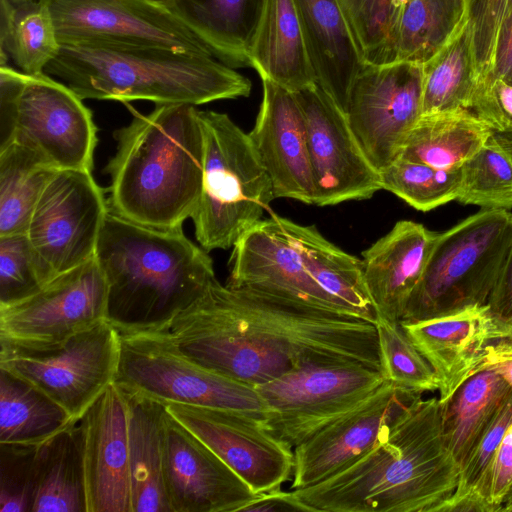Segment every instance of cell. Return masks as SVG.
<instances>
[{
  "label": "cell",
  "mask_w": 512,
  "mask_h": 512,
  "mask_svg": "<svg viewBox=\"0 0 512 512\" xmlns=\"http://www.w3.org/2000/svg\"><path fill=\"white\" fill-rule=\"evenodd\" d=\"M465 0H407L390 63L424 64L467 24Z\"/></svg>",
  "instance_id": "cell-35"
},
{
  "label": "cell",
  "mask_w": 512,
  "mask_h": 512,
  "mask_svg": "<svg viewBox=\"0 0 512 512\" xmlns=\"http://www.w3.org/2000/svg\"><path fill=\"white\" fill-rule=\"evenodd\" d=\"M0 1H9L13 4H19V3H23V2H27V1H31V0H0Z\"/></svg>",
  "instance_id": "cell-56"
},
{
  "label": "cell",
  "mask_w": 512,
  "mask_h": 512,
  "mask_svg": "<svg viewBox=\"0 0 512 512\" xmlns=\"http://www.w3.org/2000/svg\"><path fill=\"white\" fill-rule=\"evenodd\" d=\"M293 246L312 278L361 319L376 323L377 313L359 259L327 240L313 225L280 216Z\"/></svg>",
  "instance_id": "cell-29"
},
{
  "label": "cell",
  "mask_w": 512,
  "mask_h": 512,
  "mask_svg": "<svg viewBox=\"0 0 512 512\" xmlns=\"http://www.w3.org/2000/svg\"><path fill=\"white\" fill-rule=\"evenodd\" d=\"M422 76L421 115L468 109L478 78L468 23L422 64Z\"/></svg>",
  "instance_id": "cell-37"
},
{
  "label": "cell",
  "mask_w": 512,
  "mask_h": 512,
  "mask_svg": "<svg viewBox=\"0 0 512 512\" xmlns=\"http://www.w3.org/2000/svg\"><path fill=\"white\" fill-rule=\"evenodd\" d=\"M316 83L345 112L364 65L340 0H293Z\"/></svg>",
  "instance_id": "cell-25"
},
{
  "label": "cell",
  "mask_w": 512,
  "mask_h": 512,
  "mask_svg": "<svg viewBox=\"0 0 512 512\" xmlns=\"http://www.w3.org/2000/svg\"><path fill=\"white\" fill-rule=\"evenodd\" d=\"M114 138L116 152L105 167L109 210L149 227H182L203 180L204 134L196 106L155 104L148 114L134 112Z\"/></svg>",
  "instance_id": "cell-3"
},
{
  "label": "cell",
  "mask_w": 512,
  "mask_h": 512,
  "mask_svg": "<svg viewBox=\"0 0 512 512\" xmlns=\"http://www.w3.org/2000/svg\"><path fill=\"white\" fill-rule=\"evenodd\" d=\"M478 78L491 73L501 26L512 0H465Z\"/></svg>",
  "instance_id": "cell-45"
},
{
  "label": "cell",
  "mask_w": 512,
  "mask_h": 512,
  "mask_svg": "<svg viewBox=\"0 0 512 512\" xmlns=\"http://www.w3.org/2000/svg\"><path fill=\"white\" fill-rule=\"evenodd\" d=\"M420 397L387 381L361 405L295 446L292 490L315 485L352 465Z\"/></svg>",
  "instance_id": "cell-19"
},
{
  "label": "cell",
  "mask_w": 512,
  "mask_h": 512,
  "mask_svg": "<svg viewBox=\"0 0 512 512\" xmlns=\"http://www.w3.org/2000/svg\"><path fill=\"white\" fill-rule=\"evenodd\" d=\"M310 512L296 496L295 492L274 489L257 494L240 512Z\"/></svg>",
  "instance_id": "cell-50"
},
{
  "label": "cell",
  "mask_w": 512,
  "mask_h": 512,
  "mask_svg": "<svg viewBox=\"0 0 512 512\" xmlns=\"http://www.w3.org/2000/svg\"><path fill=\"white\" fill-rule=\"evenodd\" d=\"M364 63L389 64L407 0H340Z\"/></svg>",
  "instance_id": "cell-40"
},
{
  "label": "cell",
  "mask_w": 512,
  "mask_h": 512,
  "mask_svg": "<svg viewBox=\"0 0 512 512\" xmlns=\"http://www.w3.org/2000/svg\"><path fill=\"white\" fill-rule=\"evenodd\" d=\"M45 73L81 99L198 106L248 97L251 82L212 54L158 46L61 45Z\"/></svg>",
  "instance_id": "cell-5"
},
{
  "label": "cell",
  "mask_w": 512,
  "mask_h": 512,
  "mask_svg": "<svg viewBox=\"0 0 512 512\" xmlns=\"http://www.w3.org/2000/svg\"><path fill=\"white\" fill-rule=\"evenodd\" d=\"M511 395V386L498 373L484 369L440 401L444 442L459 468Z\"/></svg>",
  "instance_id": "cell-31"
},
{
  "label": "cell",
  "mask_w": 512,
  "mask_h": 512,
  "mask_svg": "<svg viewBox=\"0 0 512 512\" xmlns=\"http://www.w3.org/2000/svg\"><path fill=\"white\" fill-rule=\"evenodd\" d=\"M512 244V213L481 209L441 232L401 320L486 304Z\"/></svg>",
  "instance_id": "cell-7"
},
{
  "label": "cell",
  "mask_w": 512,
  "mask_h": 512,
  "mask_svg": "<svg viewBox=\"0 0 512 512\" xmlns=\"http://www.w3.org/2000/svg\"><path fill=\"white\" fill-rule=\"evenodd\" d=\"M118 331V330H117ZM114 383L162 403L229 410L265 421L270 411L255 387L213 371L183 354L160 331H118Z\"/></svg>",
  "instance_id": "cell-8"
},
{
  "label": "cell",
  "mask_w": 512,
  "mask_h": 512,
  "mask_svg": "<svg viewBox=\"0 0 512 512\" xmlns=\"http://www.w3.org/2000/svg\"><path fill=\"white\" fill-rule=\"evenodd\" d=\"M27 74L0 65V150L14 141L19 96Z\"/></svg>",
  "instance_id": "cell-48"
},
{
  "label": "cell",
  "mask_w": 512,
  "mask_h": 512,
  "mask_svg": "<svg viewBox=\"0 0 512 512\" xmlns=\"http://www.w3.org/2000/svg\"><path fill=\"white\" fill-rule=\"evenodd\" d=\"M487 304L495 316L512 329V244L488 297Z\"/></svg>",
  "instance_id": "cell-49"
},
{
  "label": "cell",
  "mask_w": 512,
  "mask_h": 512,
  "mask_svg": "<svg viewBox=\"0 0 512 512\" xmlns=\"http://www.w3.org/2000/svg\"><path fill=\"white\" fill-rule=\"evenodd\" d=\"M439 233L400 220L362 252L365 282L377 317L401 321Z\"/></svg>",
  "instance_id": "cell-24"
},
{
  "label": "cell",
  "mask_w": 512,
  "mask_h": 512,
  "mask_svg": "<svg viewBox=\"0 0 512 512\" xmlns=\"http://www.w3.org/2000/svg\"><path fill=\"white\" fill-rule=\"evenodd\" d=\"M104 320L107 284L94 256L32 295L0 305V342L27 349L51 348Z\"/></svg>",
  "instance_id": "cell-12"
},
{
  "label": "cell",
  "mask_w": 512,
  "mask_h": 512,
  "mask_svg": "<svg viewBox=\"0 0 512 512\" xmlns=\"http://www.w3.org/2000/svg\"><path fill=\"white\" fill-rule=\"evenodd\" d=\"M73 423L57 403L0 369V443L39 445Z\"/></svg>",
  "instance_id": "cell-34"
},
{
  "label": "cell",
  "mask_w": 512,
  "mask_h": 512,
  "mask_svg": "<svg viewBox=\"0 0 512 512\" xmlns=\"http://www.w3.org/2000/svg\"><path fill=\"white\" fill-rule=\"evenodd\" d=\"M501 511L512 512V487L505 498Z\"/></svg>",
  "instance_id": "cell-54"
},
{
  "label": "cell",
  "mask_w": 512,
  "mask_h": 512,
  "mask_svg": "<svg viewBox=\"0 0 512 512\" xmlns=\"http://www.w3.org/2000/svg\"><path fill=\"white\" fill-rule=\"evenodd\" d=\"M60 48L51 13L40 0L0 1V65L10 59L21 72L40 75Z\"/></svg>",
  "instance_id": "cell-33"
},
{
  "label": "cell",
  "mask_w": 512,
  "mask_h": 512,
  "mask_svg": "<svg viewBox=\"0 0 512 512\" xmlns=\"http://www.w3.org/2000/svg\"><path fill=\"white\" fill-rule=\"evenodd\" d=\"M121 389L128 414L132 512H171L163 472L165 404Z\"/></svg>",
  "instance_id": "cell-27"
},
{
  "label": "cell",
  "mask_w": 512,
  "mask_h": 512,
  "mask_svg": "<svg viewBox=\"0 0 512 512\" xmlns=\"http://www.w3.org/2000/svg\"><path fill=\"white\" fill-rule=\"evenodd\" d=\"M493 134L467 108L422 114L408 133L398 157L437 169H458Z\"/></svg>",
  "instance_id": "cell-30"
},
{
  "label": "cell",
  "mask_w": 512,
  "mask_h": 512,
  "mask_svg": "<svg viewBox=\"0 0 512 512\" xmlns=\"http://www.w3.org/2000/svg\"><path fill=\"white\" fill-rule=\"evenodd\" d=\"M502 78L512 83V69Z\"/></svg>",
  "instance_id": "cell-55"
},
{
  "label": "cell",
  "mask_w": 512,
  "mask_h": 512,
  "mask_svg": "<svg viewBox=\"0 0 512 512\" xmlns=\"http://www.w3.org/2000/svg\"><path fill=\"white\" fill-rule=\"evenodd\" d=\"M380 173L382 190L423 212L455 200L461 179V167L437 169L403 157H397Z\"/></svg>",
  "instance_id": "cell-39"
},
{
  "label": "cell",
  "mask_w": 512,
  "mask_h": 512,
  "mask_svg": "<svg viewBox=\"0 0 512 512\" xmlns=\"http://www.w3.org/2000/svg\"><path fill=\"white\" fill-rule=\"evenodd\" d=\"M95 258L107 284V320L122 332L164 330L217 279L208 251L182 227H149L110 210Z\"/></svg>",
  "instance_id": "cell-4"
},
{
  "label": "cell",
  "mask_w": 512,
  "mask_h": 512,
  "mask_svg": "<svg viewBox=\"0 0 512 512\" xmlns=\"http://www.w3.org/2000/svg\"><path fill=\"white\" fill-rule=\"evenodd\" d=\"M37 446L0 443V512H32Z\"/></svg>",
  "instance_id": "cell-43"
},
{
  "label": "cell",
  "mask_w": 512,
  "mask_h": 512,
  "mask_svg": "<svg viewBox=\"0 0 512 512\" xmlns=\"http://www.w3.org/2000/svg\"><path fill=\"white\" fill-rule=\"evenodd\" d=\"M498 373L512 388V332L490 343L478 371Z\"/></svg>",
  "instance_id": "cell-51"
},
{
  "label": "cell",
  "mask_w": 512,
  "mask_h": 512,
  "mask_svg": "<svg viewBox=\"0 0 512 512\" xmlns=\"http://www.w3.org/2000/svg\"><path fill=\"white\" fill-rule=\"evenodd\" d=\"M168 413L206 444L255 494L281 488L293 477L294 452L262 422L242 413L164 403Z\"/></svg>",
  "instance_id": "cell-18"
},
{
  "label": "cell",
  "mask_w": 512,
  "mask_h": 512,
  "mask_svg": "<svg viewBox=\"0 0 512 512\" xmlns=\"http://www.w3.org/2000/svg\"><path fill=\"white\" fill-rule=\"evenodd\" d=\"M387 382L362 364H325L288 372L256 386L270 414L263 427L294 448L349 413Z\"/></svg>",
  "instance_id": "cell-10"
},
{
  "label": "cell",
  "mask_w": 512,
  "mask_h": 512,
  "mask_svg": "<svg viewBox=\"0 0 512 512\" xmlns=\"http://www.w3.org/2000/svg\"><path fill=\"white\" fill-rule=\"evenodd\" d=\"M14 141L38 152L57 170L92 171L97 127L91 110L68 85L46 73L27 75Z\"/></svg>",
  "instance_id": "cell-17"
},
{
  "label": "cell",
  "mask_w": 512,
  "mask_h": 512,
  "mask_svg": "<svg viewBox=\"0 0 512 512\" xmlns=\"http://www.w3.org/2000/svg\"><path fill=\"white\" fill-rule=\"evenodd\" d=\"M460 468L443 437L439 398H418L365 455L293 490L310 512H441Z\"/></svg>",
  "instance_id": "cell-2"
},
{
  "label": "cell",
  "mask_w": 512,
  "mask_h": 512,
  "mask_svg": "<svg viewBox=\"0 0 512 512\" xmlns=\"http://www.w3.org/2000/svg\"><path fill=\"white\" fill-rule=\"evenodd\" d=\"M267 0H166L211 53L230 67H247Z\"/></svg>",
  "instance_id": "cell-26"
},
{
  "label": "cell",
  "mask_w": 512,
  "mask_h": 512,
  "mask_svg": "<svg viewBox=\"0 0 512 512\" xmlns=\"http://www.w3.org/2000/svg\"><path fill=\"white\" fill-rule=\"evenodd\" d=\"M263 96L248 133L271 180L275 198L314 204L305 119L295 94L261 78Z\"/></svg>",
  "instance_id": "cell-23"
},
{
  "label": "cell",
  "mask_w": 512,
  "mask_h": 512,
  "mask_svg": "<svg viewBox=\"0 0 512 512\" xmlns=\"http://www.w3.org/2000/svg\"><path fill=\"white\" fill-rule=\"evenodd\" d=\"M160 332L190 359L253 387L316 365L382 370L374 323L281 302L217 279Z\"/></svg>",
  "instance_id": "cell-1"
},
{
  "label": "cell",
  "mask_w": 512,
  "mask_h": 512,
  "mask_svg": "<svg viewBox=\"0 0 512 512\" xmlns=\"http://www.w3.org/2000/svg\"><path fill=\"white\" fill-rule=\"evenodd\" d=\"M512 424V395L492 419L470 454L460 466L456 490L441 512H467L469 499L491 464L500 442Z\"/></svg>",
  "instance_id": "cell-42"
},
{
  "label": "cell",
  "mask_w": 512,
  "mask_h": 512,
  "mask_svg": "<svg viewBox=\"0 0 512 512\" xmlns=\"http://www.w3.org/2000/svg\"><path fill=\"white\" fill-rule=\"evenodd\" d=\"M422 77V65L416 63H364L353 82L345 114L379 172L399 156L421 116Z\"/></svg>",
  "instance_id": "cell-14"
},
{
  "label": "cell",
  "mask_w": 512,
  "mask_h": 512,
  "mask_svg": "<svg viewBox=\"0 0 512 512\" xmlns=\"http://www.w3.org/2000/svg\"><path fill=\"white\" fill-rule=\"evenodd\" d=\"M400 323L432 367L440 401L448 399L467 378L478 372L490 343L512 332L487 303Z\"/></svg>",
  "instance_id": "cell-22"
},
{
  "label": "cell",
  "mask_w": 512,
  "mask_h": 512,
  "mask_svg": "<svg viewBox=\"0 0 512 512\" xmlns=\"http://www.w3.org/2000/svg\"><path fill=\"white\" fill-rule=\"evenodd\" d=\"M375 327L386 380L398 388L421 394L438 390L432 367L409 339L400 321L377 317Z\"/></svg>",
  "instance_id": "cell-41"
},
{
  "label": "cell",
  "mask_w": 512,
  "mask_h": 512,
  "mask_svg": "<svg viewBox=\"0 0 512 512\" xmlns=\"http://www.w3.org/2000/svg\"><path fill=\"white\" fill-rule=\"evenodd\" d=\"M32 512H87L78 422L39 444Z\"/></svg>",
  "instance_id": "cell-32"
},
{
  "label": "cell",
  "mask_w": 512,
  "mask_h": 512,
  "mask_svg": "<svg viewBox=\"0 0 512 512\" xmlns=\"http://www.w3.org/2000/svg\"><path fill=\"white\" fill-rule=\"evenodd\" d=\"M91 172L56 170L34 207L26 235L43 284L95 256L109 207Z\"/></svg>",
  "instance_id": "cell-11"
},
{
  "label": "cell",
  "mask_w": 512,
  "mask_h": 512,
  "mask_svg": "<svg viewBox=\"0 0 512 512\" xmlns=\"http://www.w3.org/2000/svg\"><path fill=\"white\" fill-rule=\"evenodd\" d=\"M43 285L26 233L0 236V305L26 298Z\"/></svg>",
  "instance_id": "cell-44"
},
{
  "label": "cell",
  "mask_w": 512,
  "mask_h": 512,
  "mask_svg": "<svg viewBox=\"0 0 512 512\" xmlns=\"http://www.w3.org/2000/svg\"><path fill=\"white\" fill-rule=\"evenodd\" d=\"M78 424L87 512H132L128 414L121 387L109 385Z\"/></svg>",
  "instance_id": "cell-21"
},
{
  "label": "cell",
  "mask_w": 512,
  "mask_h": 512,
  "mask_svg": "<svg viewBox=\"0 0 512 512\" xmlns=\"http://www.w3.org/2000/svg\"><path fill=\"white\" fill-rule=\"evenodd\" d=\"M120 351L119 332L104 320L51 348L0 342V369L38 389L78 422L114 383Z\"/></svg>",
  "instance_id": "cell-9"
},
{
  "label": "cell",
  "mask_w": 512,
  "mask_h": 512,
  "mask_svg": "<svg viewBox=\"0 0 512 512\" xmlns=\"http://www.w3.org/2000/svg\"><path fill=\"white\" fill-rule=\"evenodd\" d=\"M512 69V8L507 14L497 40L494 66L487 76L504 77ZM485 77V76H484ZM480 78V77H479Z\"/></svg>",
  "instance_id": "cell-52"
},
{
  "label": "cell",
  "mask_w": 512,
  "mask_h": 512,
  "mask_svg": "<svg viewBox=\"0 0 512 512\" xmlns=\"http://www.w3.org/2000/svg\"><path fill=\"white\" fill-rule=\"evenodd\" d=\"M204 134L203 180L191 216L199 245L232 248L263 219L275 199L271 180L248 133L227 114L199 110Z\"/></svg>",
  "instance_id": "cell-6"
},
{
  "label": "cell",
  "mask_w": 512,
  "mask_h": 512,
  "mask_svg": "<svg viewBox=\"0 0 512 512\" xmlns=\"http://www.w3.org/2000/svg\"><path fill=\"white\" fill-rule=\"evenodd\" d=\"M455 200L481 209H512V158L495 134L461 166Z\"/></svg>",
  "instance_id": "cell-38"
},
{
  "label": "cell",
  "mask_w": 512,
  "mask_h": 512,
  "mask_svg": "<svg viewBox=\"0 0 512 512\" xmlns=\"http://www.w3.org/2000/svg\"><path fill=\"white\" fill-rule=\"evenodd\" d=\"M249 64L293 93L317 84L293 0H267Z\"/></svg>",
  "instance_id": "cell-28"
},
{
  "label": "cell",
  "mask_w": 512,
  "mask_h": 512,
  "mask_svg": "<svg viewBox=\"0 0 512 512\" xmlns=\"http://www.w3.org/2000/svg\"><path fill=\"white\" fill-rule=\"evenodd\" d=\"M163 472L171 512H240L257 495L167 410Z\"/></svg>",
  "instance_id": "cell-20"
},
{
  "label": "cell",
  "mask_w": 512,
  "mask_h": 512,
  "mask_svg": "<svg viewBox=\"0 0 512 512\" xmlns=\"http://www.w3.org/2000/svg\"><path fill=\"white\" fill-rule=\"evenodd\" d=\"M156 1H160V2H163V3H165V2H166V0H156Z\"/></svg>",
  "instance_id": "cell-57"
},
{
  "label": "cell",
  "mask_w": 512,
  "mask_h": 512,
  "mask_svg": "<svg viewBox=\"0 0 512 512\" xmlns=\"http://www.w3.org/2000/svg\"><path fill=\"white\" fill-rule=\"evenodd\" d=\"M40 1L51 13L61 45L158 46L212 54L160 1Z\"/></svg>",
  "instance_id": "cell-13"
},
{
  "label": "cell",
  "mask_w": 512,
  "mask_h": 512,
  "mask_svg": "<svg viewBox=\"0 0 512 512\" xmlns=\"http://www.w3.org/2000/svg\"><path fill=\"white\" fill-rule=\"evenodd\" d=\"M294 94L305 119L314 204L369 199L382 190L381 173L366 156L340 106L318 84Z\"/></svg>",
  "instance_id": "cell-15"
},
{
  "label": "cell",
  "mask_w": 512,
  "mask_h": 512,
  "mask_svg": "<svg viewBox=\"0 0 512 512\" xmlns=\"http://www.w3.org/2000/svg\"><path fill=\"white\" fill-rule=\"evenodd\" d=\"M229 268V287L300 307L360 318L307 272L279 215L262 219L237 240Z\"/></svg>",
  "instance_id": "cell-16"
},
{
  "label": "cell",
  "mask_w": 512,
  "mask_h": 512,
  "mask_svg": "<svg viewBox=\"0 0 512 512\" xmlns=\"http://www.w3.org/2000/svg\"><path fill=\"white\" fill-rule=\"evenodd\" d=\"M498 141L504 147V149L508 152L510 157L512 158V135L511 134H498L494 133Z\"/></svg>",
  "instance_id": "cell-53"
},
{
  "label": "cell",
  "mask_w": 512,
  "mask_h": 512,
  "mask_svg": "<svg viewBox=\"0 0 512 512\" xmlns=\"http://www.w3.org/2000/svg\"><path fill=\"white\" fill-rule=\"evenodd\" d=\"M56 170L17 141L0 150V236L26 233L34 207Z\"/></svg>",
  "instance_id": "cell-36"
},
{
  "label": "cell",
  "mask_w": 512,
  "mask_h": 512,
  "mask_svg": "<svg viewBox=\"0 0 512 512\" xmlns=\"http://www.w3.org/2000/svg\"><path fill=\"white\" fill-rule=\"evenodd\" d=\"M468 109L494 133L512 135V83L504 78H477Z\"/></svg>",
  "instance_id": "cell-47"
},
{
  "label": "cell",
  "mask_w": 512,
  "mask_h": 512,
  "mask_svg": "<svg viewBox=\"0 0 512 512\" xmlns=\"http://www.w3.org/2000/svg\"><path fill=\"white\" fill-rule=\"evenodd\" d=\"M512 487V424L503 436L496 454L477 483L467 512L501 511Z\"/></svg>",
  "instance_id": "cell-46"
}]
</instances>
